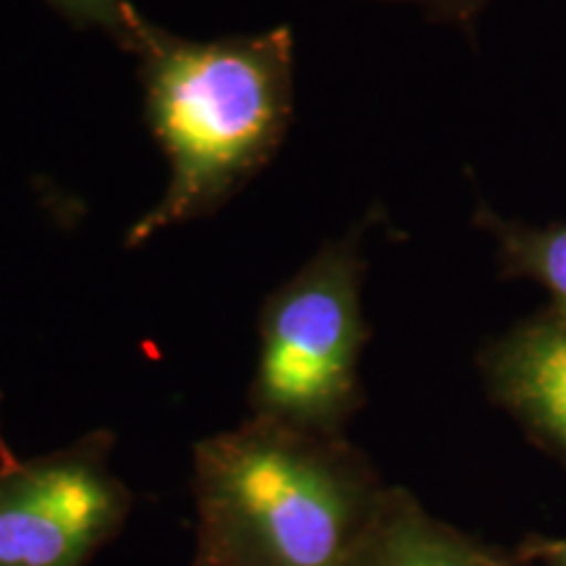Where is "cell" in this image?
I'll return each mask as SVG.
<instances>
[{
	"label": "cell",
	"instance_id": "obj_1",
	"mask_svg": "<svg viewBox=\"0 0 566 566\" xmlns=\"http://www.w3.org/2000/svg\"><path fill=\"white\" fill-rule=\"evenodd\" d=\"M118 48L137 59L147 126L171 166L158 205L126 233L137 250L212 216L275 158L294 116V32L189 40L137 9Z\"/></svg>",
	"mask_w": 566,
	"mask_h": 566
},
{
	"label": "cell",
	"instance_id": "obj_2",
	"mask_svg": "<svg viewBox=\"0 0 566 566\" xmlns=\"http://www.w3.org/2000/svg\"><path fill=\"white\" fill-rule=\"evenodd\" d=\"M192 491L210 566H344L388 483L346 436L247 417L195 443Z\"/></svg>",
	"mask_w": 566,
	"mask_h": 566
},
{
	"label": "cell",
	"instance_id": "obj_3",
	"mask_svg": "<svg viewBox=\"0 0 566 566\" xmlns=\"http://www.w3.org/2000/svg\"><path fill=\"white\" fill-rule=\"evenodd\" d=\"M367 260L363 229L325 242L268 294L258 317V365L247 407L321 436H346L365 407L359 375L373 328L363 310Z\"/></svg>",
	"mask_w": 566,
	"mask_h": 566
},
{
	"label": "cell",
	"instance_id": "obj_4",
	"mask_svg": "<svg viewBox=\"0 0 566 566\" xmlns=\"http://www.w3.org/2000/svg\"><path fill=\"white\" fill-rule=\"evenodd\" d=\"M116 436L92 430L0 467V566H87L122 533L134 495L111 470Z\"/></svg>",
	"mask_w": 566,
	"mask_h": 566
},
{
	"label": "cell",
	"instance_id": "obj_5",
	"mask_svg": "<svg viewBox=\"0 0 566 566\" xmlns=\"http://www.w3.org/2000/svg\"><path fill=\"white\" fill-rule=\"evenodd\" d=\"M491 401L566 462V328L546 310L512 325L478 354Z\"/></svg>",
	"mask_w": 566,
	"mask_h": 566
},
{
	"label": "cell",
	"instance_id": "obj_6",
	"mask_svg": "<svg viewBox=\"0 0 566 566\" xmlns=\"http://www.w3.org/2000/svg\"><path fill=\"white\" fill-rule=\"evenodd\" d=\"M344 566H522L514 554L438 520L415 493L388 485L373 525Z\"/></svg>",
	"mask_w": 566,
	"mask_h": 566
},
{
	"label": "cell",
	"instance_id": "obj_7",
	"mask_svg": "<svg viewBox=\"0 0 566 566\" xmlns=\"http://www.w3.org/2000/svg\"><path fill=\"white\" fill-rule=\"evenodd\" d=\"M475 223L493 239L501 279L546 289V313L566 328V221L530 223L478 205Z\"/></svg>",
	"mask_w": 566,
	"mask_h": 566
},
{
	"label": "cell",
	"instance_id": "obj_8",
	"mask_svg": "<svg viewBox=\"0 0 566 566\" xmlns=\"http://www.w3.org/2000/svg\"><path fill=\"white\" fill-rule=\"evenodd\" d=\"M45 3L76 30H101L116 45L124 42L132 13L137 11L134 0H45Z\"/></svg>",
	"mask_w": 566,
	"mask_h": 566
},
{
	"label": "cell",
	"instance_id": "obj_9",
	"mask_svg": "<svg viewBox=\"0 0 566 566\" xmlns=\"http://www.w3.org/2000/svg\"><path fill=\"white\" fill-rule=\"evenodd\" d=\"M514 558L525 566H566V537L527 535L516 546Z\"/></svg>",
	"mask_w": 566,
	"mask_h": 566
},
{
	"label": "cell",
	"instance_id": "obj_10",
	"mask_svg": "<svg viewBox=\"0 0 566 566\" xmlns=\"http://www.w3.org/2000/svg\"><path fill=\"white\" fill-rule=\"evenodd\" d=\"M420 6L428 19L441 21V24H472L478 13L485 11L491 0H409Z\"/></svg>",
	"mask_w": 566,
	"mask_h": 566
},
{
	"label": "cell",
	"instance_id": "obj_11",
	"mask_svg": "<svg viewBox=\"0 0 566 566\" xmlns=\"http://www.w3.org/2000/svg\"><path fill=\"white\" fill-rule=\"evenodd\" d=\"M0 399H3V396H0ZM17 462H19V457L13 454L11 446L6 443V438H3V428H0V467H13Z\"/></svg>",
	"mask_w": 566,
	"mask_h": 566
},
{
	"label": "cell",
	"instance_id": "obj_12",
	"mask_svg": "<svg viewBox=\"0 0 566 566\" xmlns=\"http://www.w3.org/2000/svg\"><path fill=\"white\" fill-rule=\"evenodd\" d=\"M192 566H210V564H208V562H202V558H197V556H195V564H192Z\"/></svg>",
	"mask_w": 566,
	"mask_h": 566
},
{
	"label": "cell",
	"instance_id": "obj_13",
	"mask_svg": "<svg viewBox=\"0 0 566 566\" xmlns=\"http://www.w3.org/2000/svg\"><path fill=\"white\" fill-rule=\"evenodd\" d=\"M522 566H525V564H522Z\"/></svg>",
	"mask_w": 566,
	"mask_h": 566
}]
</instances>
